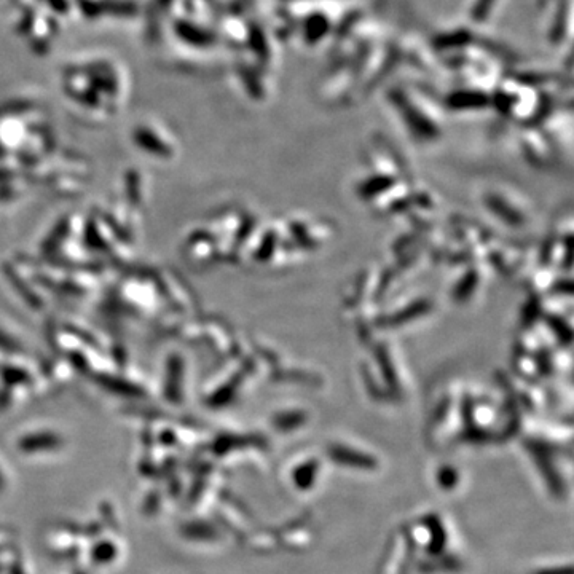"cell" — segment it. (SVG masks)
Returning <instances> with one entry per match:
<instances>
[{
	"instance_id": "7a4b0ae2",
	"label": "cell",
	"mask_w": 574,
	"mask_h": 574,
	"mask_svg": "<svg viewBox=\"0 0 574 574\" xmlns=\"http://www.w3.org/2000/svg\"><path fill=\"white\" fill-rule=\"evenodd\" d=\"M458 477L460 474H458L457 469H452L450 466H444L437 472V482H439V487L444 488L445 492H450L453 488L458 487Z\"/></svg>"
},
{
	"instance_id": "6da1fadb",
	"label": "cell",
	"mask_w": 574,
	"mask_h": 574,
	"mask_svg": "<svg viewBox=\"0 0 574 574\" xmlns=\"http://www.w3.org/2000/svg\"><path fill=\"white\" fill-rule=\"evenodd\" d=\"M291 477L295 487L300 488L302 492H310L311 488L316 487V480L319 477L318 464L308 461L295 471L292 469Z\"/></svg>"
}]
</instances>
